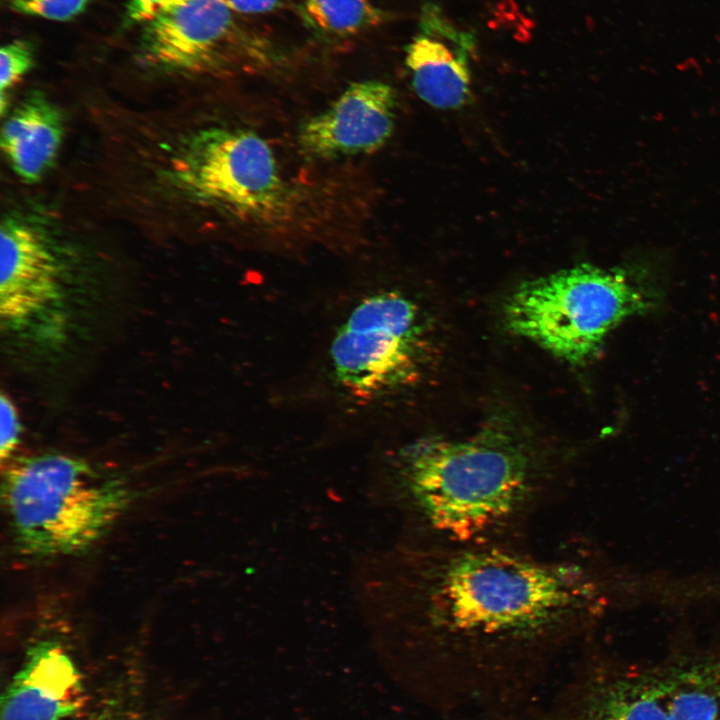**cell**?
<instances>
[{
	"instance_id": "5",
	"label": "cell",
	"mask_w": 720,
	"mask_h": 720,
	"mask_svg": "<svg viewBox=\"0 0 720 720\" xmlns=\"http://www.w3.org/2000/svg\"><path fill=\"white\" fill-rule=\"evenodd\" d=\"M176 175L192 197L241 222L274 224L290 212L292 193L273 150L247 128L199 132L185 146Z\"/></svg>"
},
{
	"instance_id": "9",
	"label": "cell",
	"mask_w": 720,
	"mask_h": 720,
	"mask_svg": "<svg viewBox=\"0 0 720 720\" xmlns=\"http://www.w3.org/2000/svg\"><path fill=\"white\" fill-rule=\"evenodd\" d=\"M476 37L448 17L436 3H426L418 28L405 48L414 91L434 108L454 110L470 97V58Z\"/></svg>"
},
{
	"instance_id": "15",
	"label": "cell",
	"mask_w": 720,
	"mask_h": 720,
	"mask_svg": "<svg viewBox=\"0 0 720 720\" xmlns=\"http://www.w3.org/2000/svg\"><path fill=\"white\" fill-rule=\"evenodd\" d=\"M305 24L327 39H349L385 20V13L370 0H298Z\"/></svg>"
},
{
	"instance_id": "6",
	"label": "cell",
	"mask_w": 720,
	"mask_h": 720,
	"mask_svg": "<svg viewBox=\"0 0 720 720\" xmlns=\"http://www.w3.org/2000/svg\"><path fill=\"white\" fill-rule=\"evenodd\" d=\"M420 314L394 291L362 299L336 331L330 363L337 383L372 400L413 382L419 371Z\"/></svg>"
},
{
	"instance_id": "12",
	"label": "cell",
	"mask_w": 720,
	"mask_h": 720,
	"mask_svg": "<svg viewBox=\"0 0 720 720\" xmlns=\"http://www.w3.org/2000/svg\"><path fill=\"white\" fill-rule=\"evenodd\" d=\"M63 134V118L56 106L42 94L32 93L9 114L0 144L14 173L34 183L53 166Z\"/></svg>"
},
{
	"instance_id": "4",
	"label": "cell",
	"mask_w": 720,
	"mask_h": 720,
	"mask_svg": "<svg viewBox=\"0 0 720 720\" xmlns=\"http://www.w3.org/2000/svg\"><path fill=\"white\" fill-rule=\"evenodd\" d=\"M658 296L632 273L588 263L523 283L505 306L508 327L572 364H584L625 319Z\"/></svg>"
},
{
	"instance_id": "1",
	"label": "cell",
	"mask_w": 720,
	"mask_h": 720,
	"mask_svg": "<svg viewBox=\"0 0 720 720\" xmlns=\"http://www.w3.org/2000/svg\"><path fill=\"white\" fill-rule=\"evenodd\" d=\"M611 583L579 544L542 555L527 544L410 545L400 557L394 616L443 651L553 644L603 616Z\"/></svg>"
},
{
	"instance_id": "8",
	"label": "cell",
	"mask_w": 720,
	"mask_h": 720,
	"mask_svg": "<svg viewBox=\"0 0 720 720\" xmlns=\"http://www.w3.org/2000/svg\"><path fill=\"white\" fill-rule=\"evenodd\" d=\"M396 110L397 94L388 83L353 82L325 110L302 123L298 146L319 160L374 153L391 138Z\"/></svg>"
},
{
	"instance_id": "10",
	"label": "cell",
	"mask_w": 720,
	"mask_h": 720,
	"mask_svg": "<svg viewBox=\"0 0 720 720\" xmlns=\"http://www.w3.org/2000/svg\"><path fill=\"white\" fill-rule=\"evenodd\" d=\"M0 232V315L16 325L58 297L59 268L49 241L32 224L6 217Z\"/></svg>"
},
{
	"instance_id": "2",
	"label": "cell",
	"mask_w": 720,
	"mask_h": 720,
	"mask_svg": "<svg viewBox=\"0 0 720 720\" xmlns=\"http://www.w3.org/2000/svg\"><path fill=\"white\" fill-rule=\"evenodd\" d=\"M395 479L415 542L427 544H527L537 513L568 489L537 449L498 432L418 441Z\"/></svg>"
},
{
	"instance_id": "17",
	"label": "cell",
	"mask_w": 720,
	"mask_h": 720,
	"mask_svg": "<svg viewBox=\"0 0 720 720\" xmlns=\"http://www.w3.org/2000/svg\"><path fill=\"white\" fill-rule=\"evenodd\" d=\"M90 0H10L11 8L21 14L52 21H67L79 15Z\"/></svg>"
},
{
	"instance_id": "14",
	"label": "cell",
	"mask_w": 720,
	"mask_h": 720,
	"mask_svg": "<svg viewBox=\"0 0 720 720\" xmlns=\"http://www.w3.org/2000/svg\"><path fill=\"white\" fill-rule=\"evenodd\" d=\"M666 720H720V657L662 667Z\"/></svg>"
},
{
	"instance_id": "19",
	"label": "cell",
	"mask_w": 720,
	"mask_h": 720,
	"mask_svg": "<svg viewBox=\"0 0 720 720\" xmlns=\"http://www.w3.org/2000/svg\"><path fill=\"white\" fill-rule=\"evenodd\" d=\"M185 0H129L126 18L130 23L145 24L161 12Z\"/></svg>"
},
{
	"instance_id": "13",
	"label": "cell",
	"mask_w": 720,
	"mask_h": 720,
	"mask_svg": "<svg viewBox=\"0 0 720 720\" xmlns=\"http://www.w3.org/2000/svg\"><path fill=\"white\" fill-rule=\"evenodd\" d=\"M576 720H666L662 667L599 680L587 694Z\"/></svg>"
},
{
	"instance_id": "7",
	"label": "cell",
	"mask_w": 720,
	"mask_h": 720,
	"mask_svg": "<svg viewBox=\"0 0 720 720\" xmlns=\"http://www.w3.org/2000/svg\"><path fill=\"white\" fill-rule=\"evenodd\" d=\"M220 0H185L144 24L140 56L147 65L176 71L272 63L271 44L244 27Z\"/></svg>"
},
{
	"instance_id": "16",
	"label": "cell",
	"mask_w": 720,
	"mask_h": 720,
	"mask_svg": "<svg viewBox=\"0 0 720 720\" xmlns=\"http://www.w3.org/2000/svg\"><path fill=\"white\" fill-rule=\"evenodd\" d=\"M33 53L29 43L14 40L1 47L0 52V111L3 115L8 91L26 74L33 65Z\"/></svg>"
},
{
	"instance_id": "18",
	"label": "cell",
	"mask_w": 720,
	"mask_h": 720,
	"mask_svg": "<svg viewBox=\"0 0 720 720\" xmlns=\"http://www.w3.org/2000/svg\"><path fill=\"white\" fill-rule=\"evenodd\" d=\"M21 423L12 400L5 393L0 397V457L8 460L20 440Z\"/></svg>"
},
{
	"instance_id": "20",
	"label": "cell",
	"mask_w": 720,
	"mask_h": 720,
	"mask_svg": "<svg viewBox=\"0 0 720 720\" xmlns=\"http://www.w3.org/2000/svg\"><path fill=\"white\" fill-rule=\"evenodd\" d=\"M230 11L238 14H263L280 6L281 0H220Z\"/></svg>"
},
{
	"instance_id": "3",
	"label": "cell",
	"mask_w": 720,
	"mask_h": 720,
	"mask_svg": "<svg viewBox=\"0 0 720 720\" xmlns=\"http://www.w3.org/2000/svg\"><path fill=\"white\" fill-rule=\"evenodd\" d=\"M2 496L20 549L30 556L74 554L94 544L126 510L131 491L62 454L24 459L5 473Z\"/></svg>"
},
{
	"instance_id": "21",
	"label": "cell",
	"mask_w": 720,
	"mask_h": 720,
	"mask_svg": "<svg viewBox=\"0 0 720 720\" xmlns=\"http://www.w3.org/2000/svg\"><path fill=\"white\" fill-rule=\"evenodd\" d=\"M103 720H135L130 717L124 716V715H113L105 717Z\"/></svg>"
},
{
	"instance_id": "11",
	"label": "cell",
	"mask_w": 720,
	"mask_h": 720,
	"mask_svg": "<svg viewBox=\"0 0 720 720\" xmlns=\"http://www.w3.org/2000/svg\"><path fill=\"white\" fill-rule=\"evenodd\" d=\"M84 700L80 673L71 657L55 642H40L2 698L1 720H64Z\"/></svg>"
}]
</instances>
